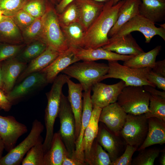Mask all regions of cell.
<instances>
[{"label":"cell","mask_w":165,"mask_h":165,"mask_svg":"<svg viewBox=\"0 0 165 165\" xmlns=\"http://www.w3.org/2000/svg\"><path fill=\"white\" fill-rule=\"evenodd\" d=\"M68 76L64 74L58 75L53 82L50 90L46 93L47 105L45 110V123L46 132L43 142L44 154L49 149L53 135L54 126L59 112L62 89Z\"/></svg>","instance_id":"7a4b0ae2"},{"label":"cell","mask_w":165,"mask_h":165,"mask_svg":"<svg viewBox=\"0 0 165 165\" xmlns=\"http://www.w3.org/2000/svg\"><path fill=\"white\" fill-rule=\"evenodd\" d=\"M67 156L69 154L59 133H54L50 147L44 155L43 165H62Z\"/></svg>","instance_id":"d4e9b609"},{"label":"cell","mask_w":165,"mask_h":165,"mask_svg":"<svg viewBox=\"0 0 165 165\" xmlns=\"http://www.w3.org/2000/svg\"><path fill=\"white\" fill-rule=\"evenodd\" d=\"M79 61L76 56L73 49L69 48L66 51L61 53L41 72L44 74L48 83H52L60 72L70 65Z\"/></svg>","instance_id":"ffe728a7"},{"label":"cell","mask_w":165,"mask_h":165,"mask_svg":"<svg viewBox=\"0 0 165 165\" xmlns=\"http://www.w3.org/2000/svg\"><path fill=\"white\" fill-rule=\"evenodd\" d=\"M96 137L99 143L108 153L112 162L120 156L124 151L126 144L120 135L109 130L100 122Z\"/></svg>","instance_id":"5bb4252c"},{"label":"cell","mask_w":165,"mask_h":165,"mask_svg":"<svg viewBox=\"0 0 165 165\" xmlns=\"http://www.w3.org/2000/svg\"><path fill=\"white\" fill-rule=\"evenodd\" d=\"M30 0H0V10L4 16L11 17L22 9Z\"/></svg>","instance_id":"ab89813d"},{"label":"cell","mask_w":165,"mask_h":165,"mask_svg":"<svg viewBox=\"0 0 165 165\" xmlns=\"http://www.w3.org/2000/svg\"><path fill=\"white\" fill-rule=\"evenodd\" d=\"M138 148L127 145L122 155L112 162L111 165H131L132 157Z\"/></svg>","instance_id":"7bdbcfd3"},{"label":"cell","mask_w":165,"mask_h":165,"mask_svg":"<svg viewBox=\"0 0 165 165\" xmlns=\"http://www.w3.org/2000/svg\"><path fill=\"white\" fill-rule=\"evenodd\" d=\"M73 49L76 56L80 61H94L99 60H105L125 61L134 56L119 54L102 47L96 49L80 47Z\"/></svg>","instance_id":"ac0fdd59"},{"label":"cell","mask_w":165,"mask_h":165,"mask_svg":"<svg viewBox=\"0 0 165 165\" xmlns=\"http://www.w3.org/2000/svg\"><path fill=\"white\" fill-rule=\"evenodd\" d=\"M150 95L143 86H126L119 94L117 102L127 114H145L149 110Z\"/></svg>","instance_id":"5b68a950"},{"label":"cell","mask_w":165,"mask_h":165,"mask_svg":"<svg viewBox=\"0 0 165 165\" xmlns=\"http://www.w3.org/2000/svg\"><path fill=\"white\" fill-rule=\"evenodd\" d=\"M57 117L60 121L59 133L69 154V157L74 158L76 147L74 116L67 97L63 92Z\"/></svg>","instance_id":"52a82bcc"},{"label":"cell","mask_w":165,"mask_h":165,"mask_svg":"<svg viewBox=\"0 0 165 165\" xmlns=\"http://www.w3.org/2000/svg\"><path fill=\"white\" fill-rule=\"evenodd\" d=\"M144 89L148 92L150 94L165 97V91H160L157 90L155 87L149 85H145L143 86Z\"/></svg>","instance_id":"c3c4849f"},{"label":"cell","mask_w":165,"mask_h":165,"mask_svg":"<svg viewBox=\"0 0 165 165\" xmlns=\"http://www.w3.org/2000/svg\"><path fill=\"white\" fill-rule=\"evenodd\" d=\"M85 162L73 158L65 157L64 158L62 165H85Z\"/></svg>","instance_id":"7dc6e473"},{"label":"cell","mask_w":165,"mask_h":165,"mask_svg":"<svg viewBox=\"0 0 165 165\" xmlns=\"http://www.w3.org/2000/svg\"><path fill=\"white\" fill-rule=\"evenodd\" d=\"M61 27L69 48L82 47L85 31L79 22Z\"/></svg>","instance_id":"4dcf8cb0"},{"label":"cell","mask_w":165,"mask_h":165,"mask_svg":"<svg viewBox=\"0 0 165 165\" xmlns=\"http://www.w3.org/2000/svg\"><path fill=\"white\" fill-rule=\"evenodd\" d=\"M54 5L49 1L46 12L42 17V41L60 53L69 47L59 21Z\"/></svg>","instance_id":"277c9868"},{"label":"cell","mask_w":165,"mask_h":165,"mask_svg":"<svg viewBox=\"0 0 165 165\" xmlns=\"http://www.w3.org/2000/svg\"><path fill=\"white\" fill-rule=\"evenodd\" d=\"M121 0H112L113 5L116 4L119 1Z\"/></svg>","instance_id":"6f0895ef"},{"label":"cell","mask_w":165,"mask_h":165,"mask_svg":"<svg viewBox=\"0 0 165 165\" xmlns=\"http://www.w3.org/2000/svg\"><path fill=\"white\" fill-rule=\"evenodd\" d=\"M1 63H0V89H3V82L2 81L1 73Z\"/></svg>","instance_id":"f5cc1de1"},{"label":"cell","mask_w":165,"mask_h":165,"mask_svg":"<svg viewBox=\"0 0 165 165\" xmlns=\"http://www.w3.org/2000/svg\"><path fill=\"white\" fill-rule=\"evenodd\" d=\"M54 5H56L58 4L57 0H49Z\"/></svg>","instance_id":"11a10c76"},{"label":"cell","mask_w":165,"mask_h":165,"mask_svg":"<svg viewBox=\"0 0 165 165\" xmlns=\"http://www.w3.org/2000/svg\"><path fill=\"white\" fill-rule=\"evenodd\" d=\"M1 110V108H0V110Z\"/></svg>","instance_id":"94428289"},{"label":"cell","mask_w":165,"mask_h":165,"mask_svg":"<svg viewBox=\"0 0 165 165\" xmlns=\"http://www.w3.org/2000/svg\"><path fill=\"white\" fill-rule=\"evenodd\" d=\"M126 86L125 82L122 80L111 85L100 82L94 84L91 88L93 94L91 96L93 108L97 107L102 108L116 102L119 94Z\"/></svg>","instance_id":"7c38bea8"},{"label":"cell","mask_w":165,"mask_h":165,"mask_svg":"<svg viewBox=\"0 0 165 165\" xmlns=\"http://www.w3.org/2000/svg\"><path fill=\"white\" fill-rule=\"evenodd\" d=\"M134 31L142 33L147 43H150L153 37L156 35L165 40V28L156 27L154 23L140 14L136 15L126 23L111 37L121 36Z\"/></svg>","instance_id":"30bf717a"},{"label":"cell","mask_w":165,"mask_h":165,"mask_svg":"<svg viewBox=\"0 0 165 165\" xmlns=\"http://www.w3.org/2000/svg\"><path fill=\"white\" fill-rule=\"evenodd\" d=\"M86 165H111L110 157L99 143L96 138L94 141L88 154L84 156Z\"/></svg>","instance_id":"1f68e13d"},{"label":"cell","mask_w":165,"mask_h":165,"mask_svg":"<svg viewBox=\"0 0 165 165\" xmlns=\"http://www.w3.org/2000/svg\"><path fill=\"white\" fill-rule=\"evenodd\" d=\"M102 108H93L89 123L86 128L82 141L81 151L84 156L89 153L92 143L96 138L99 130V118Z\"/></svg>","instance_id":"f1b7e54d"},{"label":"cell","mask_w":165,"mask_h":165,"mask_svg":"<svg viewBox=\"0 0 165 165\" xmlns=\"http://www.w3.org/2000/svg\"><path fill=\"white\" fill-rule=\"evenodd\" d=\"M10 17L21 31L36 19L22 9Z\"/></svg>","instance_id":"b9f144b4"},{"label":"cell","mask_w":165,"mask_h":165,"mask_svg":"<svg viewBox=\"0 0 165 165\" xmlns=\"http://www.w3.org/2000/svg\"><path fill=\"white\" fill-rule=\"evenodd\" d=\"M140 3V0H125L119 9L117 20L109 32L108 37H112L126 23L139 14Z\"/></svg>","instance_id":"83f0119b"},{"label":"cell","mask_w":165,"mask_h":165,"mask_svg":"<svg viewBox=\"0 0 165 165\" xmlns=\"http://www.w3.org/2000/svg\"><path fill=\"white\" fill-rule=\"evenodd\" d=\"M26 45L24 43L15 45L0 42V63L16 57Z\"/></svg>","instance_id":"60d3db41"},{"label":"cell","mask_w":165,"mask_h":165,"mask_svg":"<svg viewBox=\"0 0 165 165\" xmlns=\"http://www.w3.org/2000/svg\"><path fill=\"white\" fill-rule=\"evenodd\" d=\"M161 48V46L159 45L147 52H144L134 56L124 61L123 65L134 68H148L152 69Z\"/></svg>","instance_id":"f546056e"},{"label":"cell","mask_w":165,"mask_h":165,"mask_svg":"<svg viewBox=\"0 0 165 165\" xmlns=\"http://www.w3.org/2000/svg\"><path fill=\"white\" fill-rule=\"evenodd\" d=\"M138 154L132 160V165H153L161 150L156 148H145L139 151Z\"/></svg>","instance_id":"74e56055"},{"label":"cell","mask_w":165,"mask_h":165,"mask_svg":"<svg viewBox=\"0 0 165 165\" xmlns=\"http://www.w3.org/2000/svg\"><path fill=\"white\" fill-rule=\"evenodd\" d=\"M48 83L43 73L41 71L35 72L15 85L6 95L8 99L13 104Z\"/></svg>","instance_id":"8fae6325"},{"label":"cell","mask_w":165,"mask_h":165,"mask_svg":"<svg viewBox=\"0 0 165 165\" xmlns=\"http://www.w3.org/2000/svg\"><path fill=\"white\" fill-rule=\"evenodd\" d=\"M28 131L27 127L12 116L0 115V137L8 152L15 146L19 138Z\"/></svg>","instance_id":"4fadbf2b"},{"label":"cell","mask_w":165,"mask_h":165,"mask_svg":"<svg viewBox=\"0 0 165 165\" xmlns=\"http://www.w3.org/2000/svg\"><path fill=\"white\" fill-rule=\"evenodd\" d=\"M125 1L121 0L114 5L112 0L104 4L100 15L85 32L82 48L96 49L108 43V34L115 24L119 9Z\"/></svg>","instance_id":"6da1fadb"},{"label":"cell","mask_w":165,"mask_h":165,"mask_svg":"<svg viewBox=\"0 0 165 165\" xmlns=\"http://www.w3.org/2000/svg\"><path fill=\"white\" fill-rule=\"evenodd\" d=\"M148 79V81L156 87L165 91V77L153 72L151 69Z\"/></svg>","instance_id":"ee69618b"},{"label":"cell","mask_w":165,"mask_h":165,"mask_svg":"<svg viewBox=\"0 0 165 165\" xmlns=\"http://www.w3.org/2000/svg\"><path fill=\"white\" fill-rule=\"evenodd\" d=\"M49 0H30L22 9L35 18L42 17L46 13Z\"/></svg>","instance_id":"f35d334b"},{"label":"cell","mask_w":165,"mask_h":165,"mask_svg":"<svg viewBox=\"0 0 165 165\" xmlns=\"http://www.w3.org/2000/svg\"><path fill=\"white\" fill-rule=\"evenodd\" d=\"M43 138L40 136L36 143L28 152L21 162L22 165H43L44 153Z\"/></svg>","instance_id":"836d02e7"},{"label":"cell","mask_w":165,"mask_h":165,"mask_svg":"<svg viewBox=\"0 0 165 165\" xmlns=\"http://www.w3.org/2000/svg\"><path fill=\"white\" fill-rule=\"evenodd\" d=\"M148 108L145 114L147 118L156 117L165 122V97L151 94Z\"/></svg>","instance_id":"e575fe53"},{"label":"cell","mask_w":165,"mask_h":165,"mask_svg":"<svg viewBox=\"0 0 165 165\" xmlns=\"http://www.w3.org/2000/svg\"><path fill=\"white\" fill-rule=\"evenodd\" d=\"M148 130V118L145 114H127L126 122L119 134L127 145L138 148L144 141Z\"/></svg>","instance_id":"ba28073f"},{"label":"cell","mask_w":165,"mask_h":165,"mask_svg":"<svg viewBox=\"0 0 165 165\" xmlns=\"http://www.w3.org/2000/svg\"><path fill=\"white\" fill-rule=\"evenodd\" d=\"M108 64L95 61L76 62L61 72L69 77L77 79L84 91L91 90L92 86L101 81L102 77L108 71Z\"/></svg>","instance_id":"3957f363"},{"label":"cell","mask_w":165,"mask_h":165,"mask_svg":"<svg viewBox=\"0 0 165 165\" xmlns=\"http://www.w3.org/2000/svg\"><path fill=\"white\" fill-rule=\"evenodd\" d=\"M74 0H62L56 5L55 9L57 14H60L65 7L70 3Z\"/></svg>","instance_id":"681fc988"},{"label":"cell","mask_w":165,"mask_h":165,"mask_svg":"<svg viewBox=\"0 0 165 165\" xmlns=\"http://www.w3.org/2000/svg\"><path fill=\"white\" fill-rule=\"evenodd\" d=\"M148 130L146 138L138 149L139 151L151 146L165 143V122L156 117L148 119Z\"/></svg>","instance_id":"cb8c5ba5"},{"label":"cell","mask_w":165,"mask_h":165,"mask_svg":"<svg viewBox=\"0 0 165 165\" xmlns=\"http://www.w3.org/2000/svg\"><path fill=\"white\" fill-rule=\"evenodd\" d=\"M139 14L155 24L165 19V0H140Z\"/></svg>","instance_id":"484cf974"},{"label":"cell","mask_w":165,"mask_h":165,"mask_svg":"<svg viewBox=\"0 0 165 165\" xmlns=\"http://www.w3.org/2000/svg\"><path fill=\"white\" fill-rule=\"evenodd\" d=\"M127 113L116 102L102 108L99 122L103 123L110 130L118 135L126 122Z\"/></svg>","instance_id":"9a60e30c"},{"label":"cell","mask_w":165,"mask_h":165,"mask_svg":"<svg viewBox=\"0 0 165 165\" xmlns=\"http://www.w3.org/2000/svg\"><path fill=\"white\" fill-rule=\"evenodd\" d=\"M0 42L15 45L24 43L21 31L10 17L4 15L0 21Z\"/></svg>","instance_id":"4316f807"},{"label":"cell","mask_w":165,"mask_h":165,"mask_svg":"<svg viewBox=\"0 0 165 165\" xmlns=\"http://www.w3.org/2000/svg\"><path fill=\"white\" fill-rule=\"evenodd\" d=\"M152 70L156 73L165 77V59L156 61Z\"/></svg>","instance_id":"bcb514c9"},{"label":"cell","mask_w":165,"mask_h":165,"mask_svg":"<svg viewBox=\"0 0 165 165\" xmlns=\"http://www.w3.org/2000/svg\"><path fill=\"white\" fill-rule=\"evenodd\" d=\"M53 48L47 46L40 55L31 61L20 75L16 82L17 84L31 74L40 72L52 63L60 54Z\"/></svg>","instance_id":"7402d4cb"},{"label":"cell","mask_w":165,"mask_h":165,"mask_svg":"<svg viewBox=\"0 0 165 165\" xmlns=\"http://www.w3.org/2000/svg\"><path fill=\"white\" fill-rule=\"evenodd\" d=\"M66 83L68 88V95L67 98L74 116L75 129L76 141L79 134L83 108L82 91L81 85L75 83L71 80L69 77L67 79Z\"/></svg>","instance_id":"e0dca14e"},{"label":"cell","mask_w":165,"mask_h":165,"mask_svg":"<svg viewBox=\"0 0 165 165\" xmlns=\"http://www.w3.org/2000/svg\"><path fill=\"white\" fill-rule=\"evenodd\" d=\"M3 16V12L0 10V21L2 19Z\"/></svg>","instance_id":"9f6ffc18"},{"label":"cell","mask_w":165,"mask_h":165,"mask_svg":"<svg viewBox=\"0 0 165 165\" xmlns=\"http://www.w3.org/2000/svg\"><path fill=\"white\" fill-rule=\"evenodd\" d=\"M41 18H36L32 23L22 31L25 44H27L38 40L42 41Z\"/></svg>","instance_id":"8d00e7d4"},{"label":"cell","mask_w":165,"mask_h":165,"mask_svg":"<svg viewBox=\"0 0 165 165\" xmlns=\"http://www.w3.org/2000/svg\"><path fill=\"white\" fill-rule=\"evenodd\" d=\"M79 12V22L85 32L102 12L104 4L91 0H75Z\"/></svg>","instance_id":"44dd1931"},{"label":"cell","mask_w":165,"mask_h":165,"mask_svg":"<svg viewBox=\"0 0 165 165\" xmlns=\"http://www.w3.org/2000/svg\"><path fill=\"white\" fill-rule=\"evenodd\" d=\"M62 0H57L58 3H59Z\"/></svg>","instance_id":"91938a15"},{"label":"cell","mask_w":165,"mask_h":165,"mask_svg":"<svg viewBox=\"0 0 165 165\" xmlns=\"http://www.w3.org/2000/svg\"><path fill=\"white\" fill-rule=\"evenodd\" d=\"M5 149V145L2 138L0 137V159L2 157L4 150Z\"/></svg>","instance_id":"816d5d0a"},{"label":"cell","mask_w":165,"mask_h":165,"mask_svg":"<svg viewBox=\"0 0 165 165\" xmlns=\"http://www.w3.org/2000/svg\"><path fill=\"white\" fill-rule=\"evenodd\" d=\"M28 64L18 61L16 57L1 62V73L3 82L2 90L7 94L15 85L17 79L27 66Z\"/></svg>","instance_id":"2e32d148"},{"label":"cell","mask_w":165,"mask_h":165,"mask_svg":"<svg viewBox=\"0 0 165 165\" xmlns=\"http://www.w3.org/2000/svg\"><path fill=\"white\" fill-rule=\"evenodd\" d=\"M13 105L8 99L3 90L0 89V108L1 109L8 112L11 109Z\"/></svg>","instance_id":"f6af8a7d"},{"label":"cell","mask_w":165,"mask_h":165,"mask_svg":"<svg viewBox=\"0 0 165 165\" xmlns=\"http://www.w3.org/2000/svg\"><path fill=\"white\" fill-rule=\"evenodd\" d=\"M57 15L61 27L79 22V9L75 1L74 0L69 4L60 14Z\"/></svg>","instance_id":"d590c367"},{"label":"cell","mask_w":165,"mask_h":165,"mask_svg":"<svg viewBox=\"0 0 165 165\" xmlns=\"http://www.w3.org/2000/svg\"><path fill=\"white\" fill-rule=\"evenodd\" d=\"M44 129L38 120L32 123L31 130L26 138L0 159V165H19L28 152L37 142Z\"/></svg>","instance_id":"9c48e42d"},{"label":"cell","mask_w":165,"mask_h":165,"mask_svg":"<svg viewBox=\"0 0 165 165\" xmlns=\"http://www.w3.org/2000/svg\"><path fill=\"white\" fill-rule=\"evenodd\" d=\"M91 0L93 1H95V2H96L98 3L105 4L109 2L111 0Z\"/></svg>","instance_id":"db71d44e"},{"label":"cell","mask_w":165,"mask_h":165,"mask_svg":"<svg viewBox=\"0 0 165 165\" xmlns=\"http://www.w3.org/2000/svg\"><path fill=\"white\" fill-rule=\"evenodd\" d=\"M108 61V71L101 81L108 78H115L123 81L126 86L149 85L156 87L148 80V76L152 68H132L121 65L117 61Z\"/></svg>","instance_id":"8992f818"},{"label":"cell","mask_w":165,"mask_h":165,"mask_svg":"<svg viewBox=\"0 0 165 165\" xmlns=\"http://www.w3.org/2000/svg\"><path fill=\"white\" fill-rule=\"evenodd\" d=\"M47 46L41 40H38L26 44L15 57L19 61L28 64L41 54Z\"/></svg>","instance_id":"d6a6232c"},{"label":"cell","mask_w":165,"mask_h":165,"mask_svg":"<svg viewBox=\"0 0 165 165\" xmlns=\"http://www.w3.org/2000/svg\"><path fill=\"white\" fill-rule=\"evenodd\" d=\"M161 152H162L161 156L160 159V163L161 165H165V148L161 150Z\"/></svg>","instance_id":"f907efd6"},{"label":"cell","mask_w":165,"mask_h":165,"mask_svg":"<svg viewBox=\"0 0 165 165\" xmlns=\"http://www.w3.org/2000/svg\"><path fill=\"white\" fill-rule=\"evenodd\" d=\"M91 90L84 91L82 93L83 108L81 127L79 135L75 141V150L74 157L84 162V156L81 152V145L84 131L89 123L93 109L91 98Z\"/></svg>","instance_id":"603a6c76"},{"label":"cell","mask_w":165,"mask_h":165,"mask_svg":"<svg viewBox=\"0 0 165 165\" xmlns=\"http://www.w3.org/2000/svg\"><path fill=\"white\" fill-rule=\"evenodd\" d=\"M102 47L123 55L135 56L144 52L131 33L109 38L108 43Z\"/></svg>","instance_id":"d6986e66"},{"label":"cell","mask_w":165,"mask_h":165,"mask_svg":"<svg viewBox=\"0 0 165 165\" xmlns=\"http://www.w3.org/2000/svg\"><path fill=\"white\" fill-rule=\"evenodd\" d=\"M160 27H161L163 28H165V24H160Z\"/></svg>","instance_id":"680465c9"}]
</instances>
